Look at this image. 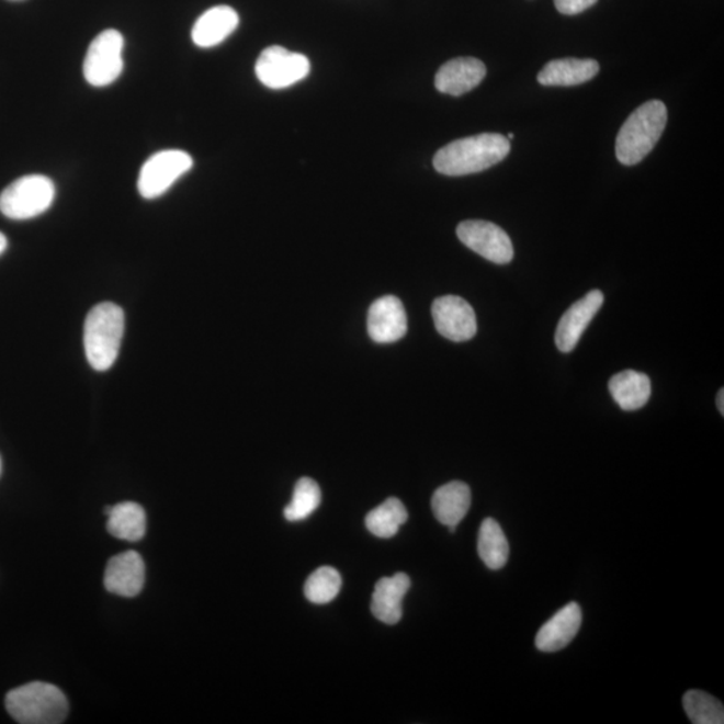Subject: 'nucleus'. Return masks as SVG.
<instances>
[{"mask_svg":"<svg viewBox=\"0 0 724 724\" xmlns=\"http://www.w3.org/2000/svg\"><path fill=\"white\" fill-rule=\"evenodd\" d=\"M509 138L499 133L461 138L446 144L433 157V167L446 177L478 173L504 161L510 154Z\"/></svg>","mask_w":724,"mask_h":724,"instance_id":"obj_1","label":"nucleus"},{"mask_svg":"<svg viewBox=\"0 0 724 724\" xmlns=\"http://www.w3.org/2000/svg\"><path fill=\"white\" fill-rule=\"evenodd\" d=\"M124 329V312L113 302H102L89 312L83 328V346L89 364L94 371L106 372L114 365Z\"/></svg>","mask_w":724,"mask_h":724,"instance_id":"obj_2","label":"nucleus"},{"mask_svg":"<svg viewBox=\"0 0 724 724\" xmlns=\"http://www.w3.org/2000/svg\"><path fill=\"white\" fill-rule=\"evenodd\" d=\"M667 120V108L661 101L652 100L637 108L615 138V156L621 165H638L660 140Z\"/></svg>","mask_w":724,"mask_h":724,"instance_id":"obj_3","label":"nucleus"},{"mask_svg":"<svg viewBox=\"0 0 724 724\" xmlns=\"http://www.w3.org/2000/svg\"><path fill=\"white\" fill-rule=\"evenodd\" d=\"M5 709L18 723L57 724L68 715L69 703L56 686L35 681L10 691Z\"/></svg>","mask_w":724,"mask_h":724,"instance_id":"obj_4","label":"nucleus"},{"mask_svg":"<svg viewBox=\"0 0 724 724\" xmlns=\"http://www.w3.org/2000/svg\"><path fill=\"white\" fill-rule=\"evenodd\" d=\"M56 199V185L44 174H29L11 183L0 193V213L12 220L39 216Z\"/></svg>","mask_w":724,"mask_h":724,"instance_id":"obj_5","label":"nucleus"},{"mask_svg":"<svg viewBox=\"0 0 724 724\" xmlns=\"http://www.w3.org/2000/svg\"><path fill=\"white\" fill-rule=\"evenodd\" d=\"M123 34L109 29L97 35L83 60V76L94 88H105L117 81L124 69Z\"/></svg>","mask_w":724,"mask_h":724,"instance_id":"obj_6","label":"nucleus"},{"mask_svg":"<svg viewBox=\"0 0 724 724\" xmlns=\"http://www.w3.org/2000/svg\"><path fill=\"white\" fill-rule=\"evenodd\" d=\"M193 160L180 149L161 150L149 157L138 174L137 190L148 201L165 195L177 181L190 172Z\"/></svg>","mask_w":724,"mask_h":724,"instance_id":"obj_7","label":"nucleus"},{"mask_svg":"<svg viewBox=\"0 0 724 724\" xmlns=\"http://www.w3.org/2000/svg\"><path fill=\"white\" fill-rule=\"evenodd\" d=\"M256 75L269 89H285L310 75V60L304 54L289 52L285 47L270 46L259 56Z\"/></svg>","mask_w":724,"mask_h":724,"instance_id":"obj_8","label":"nucleus"},{"mask_svg":"<svg viewBox=\"0 0 724 724\" xmlns=\"http://www.w3.org/2000/svg\"><path fill=\"white\" fill-rule=\"evenodd\" d=\"M457 238L470 250L493 263L507 264L514 258V247L502 228L486 220L462 222L456 229Z\"/></svg>","mask_w":724,"mask_h":724,"instance_id":"obj_9","label":"nucleus"},{"mask_svg":"<svg viewBox=\"0 0 724 724\" xmlns=\"http://www.w3.org/2000/svg\"><path fill=\"white\" fill-rule=\"evenodd\" d=\"M434 328L446 340L464 342L476 335V316L473 306L456 295H444L433 301Z\"/></svg>","mask_w":724,"mask_h":724,"instance_id":"obj_10","label":"nucleus"},{"mask_svg":"<svg viewBox=\"0 0 724 724\" xmlns=\"http://www.w3.org/2000/svg\"><path fill=\"white\" fill-rule=\"evenodd\" d=\"M407 313L395 295L374 301L367 312V333L374 342L392 343L407 335Z\"/></svg>","mask_w":724,"mask_h":724,"instance_id":"obj_11","label":"nucleus"},{"mask_svg":"<svg viewBox=\"0 0 724 724\" xmlns=\"http://www.w3.org/2000/svg\"><path fill=\"white\" fill-rule=\"evenodd\" d=\"M602 304L603 294L600 290H591L566 310L555 331V346L561 352L569 353L577 347L584 331L599 313Z\"/></svg>","mask_w":724,"mask_h":724,"instance_id":"obj_12","label":"nucleus"},{"mask_svg":"<svg viewBox=\"0 0 724 724\" xmlns=\"http://www.w3.org/2000/svg\"><path fill=\"white\" fill-rule=\"evenodd\" d=\"M486 66L476 58H455L444 64L434 77L440 93L459 97L471 92L485 80Z\"/></svg>","mask_w":724,"mask_h":724,"instance_id":"obj_13","label":"nucleus"},{"mask_svg":"<svg viewBox=\"0 0 724 724\" xmlns=\"http://www.w3.org/2000/svg\"><path fill=\"white\" fill-rule=\"evenodd\" d=\"M582 623V612L577 602L567 603L536 633L535 645L541 652L564 649L577 636Z\"/></svg>","mask_w":724,"mask_h":724,"instance_id":"obj_14","label":"nucleus"},{"mask_svg":"<svg viewBox=\"0 0 724 724\" xmlns=\"http://www.w3.org/2000/svg\"><path fill=\"white\" fill-rule=\"evenodd\" d=\"M144 582L145 565L140 554L125 552L109 561L105 572V588L111 593L135 597L143 590Z\"/></svg>","mask_w":724,"mask_h":724,"instance_id":"obj_15","label":"nucleus"},{"mask_svg":"<svg viewBox=\"0 0 724 724\" xmlns=\"http://www.w3.org/2000/svg\"><path fill=\"white\" fill-rule=\"evenodd\" d=\"M410 588V579L406 573L380 579L372 596V613L374 618L388 625H395L403 618V599Z\"/></svg>","mask_w":724,"mask_h":724,"instance_id":"obj_16","label":"nucleus"},{"mask_svg":"<svg viewBox=\"0 0 724 724\" xmlns=\"http://www.w3.org/2000/svg\"><path fill=\"white\" fill-rule=\"evenodd\" d=\"M239 24L238 12L229 5H215L193 24L192 41L197 47L210 48L225 42Z\"/></svg>","mask_w":724,"mask_h":724,"instance_id":"obj_17","label":"nucleus"},{"mask_svg":"<svg viewBox=\"0 0 724 724\" xmlns=\"http://www.w3.org/2000/svg\"><path fill=\"white\" fill-rule=\"evenodd\" d=\"M431 505L434 518L455 533L471 507L470 487L459 480L446 483L434 491Z\"/></svg>","mask_w":724,"mask_h":724,"instance_id":"obj_18","label":"nucleus"},{"mask_svg":"<svg viewBox=\"0 0 724 724\" xmlns=\"http://www.w3.org/2000/svg\"><path fill=\"white\" fill-rule=\"evenodd\" d=\"M599 70L595 59H554L540 71L539 82L545 87H575L590 81Z\"/></svg>","mask_w":724,"mask_h":724,"instance_id":"obj_19","label":"nucleus"},{"mask_svg":"<svg viewBox=\"0 0 724 724\" xmlns=\"http://www.w3.org/2000/svg\"><path fill=\"white\" fill-rule=\"evenodd\" d=\"M609 391L621 409L636 410L649 400L651 380L647 374L636 371L620 372L609 382Z\"/></svg>","mask_w":724,"mask_h":724,"instance_id":"obj_20","label":"nucleus"},{"mask_svg":"<svg viewBox=\"0 0 724 724\" xmlns=\"http://www.w3.org/2000/svg\"><path fill=\"white\" fill-rule=\"evenodd\" d=\"M106 514L109 533L118 540L140 541L147 531V516L138 504L124 502L109 507Z\"/></svg>","mask_w":724,"mask_h":724,"instance_id":"obj_21","label":"nucleus"},{"mask_svg":"<svg viewBox=\"0 0 724 724\" xmlns=\"http://www.w3.org/2000/svg\"><path fill=\"white\" fill-rule=\"evenodd\" d=\"M478 553L483 563L491 570L502 569L509 561V541L500 524L493 518L485 519L480 524Z\"/></svg>","mask_w":724,"mask_h":724,"instance_id":"obj_22","label":"nucleus"},{"mask_svg":"<svg viewBox=\"0 0 724 724\" xmlns=\"http://www.w3.org/2000/svg\"><path fill=\"white\" fill-rule=\"evenodd\" d=\"M408 511L400 499L388 498L367 512L365 518L366 529L378 539H391L397 534L398 529L407 522Z\"/></svg>","mask_w":724,"mask_h":724,"instance_id":"obj_23","label":"nucleus"},{"mask_svg":"<svg viewBox=\"0 0 724 724\" xmlns=\"http://www.w3.org/2000/svg\"><path fill=\"white\" fill-rule=\"evenodd\" d=\"M683 708L693 724H723L724 708L722 702L710 693L691 690L685 693Z\"/></svg>","mask_w":724,"mask_h":724,"instance_id":"obj_24","label":"nucleus"},{"mask_svg":"<svg viewBox=\"0 0 724 724\" xmlns=\"http://www.w3.org/2000/svg\"><path fill=\"white\" fill-rule=\"evenodd\" d=\"M321 505V488L312 478H301L294 487L293 499L285 507V518L290 522L304 521Z\"/></svg>","mask_w":724,"mask_h":724,"instance_id":"obj_25","label":"nucleus"},{"mask_svg":"<svg viewBox=\"0 0 724 724\" xmlns=\"http://www.w3.org/2000/svg\"><path fill=\"white\" fill-rule=\"evenodd\" d=\"M342 587L340 573L335 567H318L305 584L306 599L313 603H328L333 601Z\"/></svg>","mask_w":724,"mask_h":724,"instance_id":"obj_26","label":"nucleus"},{"mask_svg":"<svg viewBox=\"0 0 724 724\" xmlns=\"http://www.w3.org/2000/svg\"><path fill=\"white\" fill-rule=\"evenodd\" d=\"M597 0H554L555 9L564 15H576L596 4Z\"/></svg>","mask_w":724,"mask_h":724,"instance_id":"obj_27","label":"nucleus"},{"mask_svg":"<svg viewBox=\"0 0 724 724\" xmlns=\"http://www.w3.org/2000/svg\"><path fill=\"white\" fill-rule=\"evenodd\" d=\"M724 392L721 389L720 394H717L716 398V404H717V409L721 410V414L724 415Z\"/></svg>","mask_w":724,"mask_h":724,"instance_id":"obj_28","label":"nucleus"},{"mask_svg":"<svg viewBox=\"0 0 724 724\" xmlns=\"http://www.w3.org/2000/svg\"><path fill=\"white\" fill-rule=\"evenodd\" d=\"M8 238L4 237V234L0 233V256H2L5 250H8Z\"/></svg>","mask_w":724,"mask_h":724,"instance_id":"obj_29","label":"nucleus"},{"mask_svg":"<svg viewBox=\"0 0 724 724\" xmlns=\"http://www.w3.org/2000/svg\"><path fill=\"white\" fill-rule=\"evenodd\" d=\"M512 137H514V135H512V133H510L509 137H507V138H509V140H511Z\"/></svg>","mask_w":724,"mask_h":724,"instance_id":"obj_30","label":"nucleus"},{"mask_svg":"<svg viewBox=\"0 0 724 724\" xmlns=\"http://www.w3.org/2000/svg\"><path fill=\"white\" fill-rule=\"evenodd\" d=\"M0 471H2V459H0Z\"/></svg>","mask_w":724,"mask_h":724,"instance_id":"obj_31","label":"nucleus"}]
</instances>
